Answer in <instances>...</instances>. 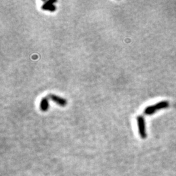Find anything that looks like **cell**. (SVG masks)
Here are the masks:
<instances>
[{
    "mask_svg": "<svg viewBox=\"0 0 176 176\" xmlns=\"http://www.w3.org/2000/svg\"><path fill=\"white\" fill-rule=\"evenodd\" d=\"M49 107L48 99L47 97H44L41 99L40 102V108L42 112H46L48 110Z\"/></svg>",
    "mask_w": 176,
    "mask_h": 176,
    "instance_id": "obj_4",
    "label": "cell"
},
{
    "mask_svg": "<svg viewBox=\"0 0 176 176\" xmlns=\"http://www.w3.org/2000/svg\"><path fill=\"white\" fill-rule=\"evenodd\" d=\"M157 111V110L156 109L155 105H151V106H147L144 111V114L145 115H151L153 114H155L156 112Z\"/></svg>",
    "mask_w": 176,
    "mask_h": 176,
    "instance_id": "obj_5",
    "label": "cell"
},
{
    "mask_svg": "<svg viewBox=\"0 0 176 176\" xmlns=\"http://www.w3.org/2000/svg\"><path fill=\"white\" fill-rule=\"evenodd\" d=\"M56 1H52V0H50V1H48V2H45V3H44L42 7H41V9L43 10H45V11H49L51 12H54L56 11V6L54 5V3H56Z\"/></svg>",
    "mask_w": 176,
    "mask_h": 176,
    "instance_id": "obj_3",
    "label": "cell"
},
{
    "mask_svg": "<svg viewBox=\"0 0 176 176\" xmlns=\"http://www.w3.org/2000/svg\"><path fill=\"white\" fill-rule=\"evenodd\" d=\"M156 108V109L157 110V111L159 110H162V109H164L168 108L169 106V102L168 101L166 100H163L157 102V103L154 105Z\"/></svg>",
    "mask_w": 176,
    "mask_h": 176,
    "instance_id": "obj_6",
    "label": "cell"
},
{
    "mask_svg": "<svg viewBox=\"0 0 176 176\" xmlns=\"http://www.w3.org/2000/svg\"><path fill=\"white\" fill-rule=\"evenodd\" d=\"M136 120L138 123L139 134H140V136L142 139H145L147 138V133L145 130V123L144 117L142 115H138L136 117Z\"/></svg>",
    "mask_w": 176,
    "mask_h": 176,
    "instance_id": "obj_1",
    "label": "cell"
},
{
    "mask_svg": "<svg viewBox=\"0 0 176 176\" xmlns=\"http://www.w3.org/2000/svg\"><path fill=\"white\" fill-rule=\"evenodd\" d=\"M48 97L49 99L52 100V101H54V102H56V103H57V105L61 106H66V105H67V100H66L65 99L57 96V95L54 94H49Z\"/></svg>",
    "mask_w": 176,
    "mask_h": 176,
    "instance_id": "obj_2",
    "label": "cell"
}]
</instances>
